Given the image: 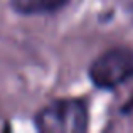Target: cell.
Masks as SVG:
<instances>
[{"mask_svg": "<svg viewBox=\"0 0 133 133\" xmlns=\"http://www.w3.org/2000/svg\"><path fill=\"white\" fill-rule=\"evenodd\" d=\"M34 125L42 133H84L89 128V108L83 98H59L41 108Z\"/></svg>", "mask_w": 133, "mask_h": 133, "instance_id": "1", "label": "cell"}, {"mask_svg": "<svg viewBox=\"0 0 133 133\" xmlns=\"http://www.w3.org/2000/svg\"><path fill=\"white\" fill-rule=\"evenodd\" d=\"M94 88L115 91L133 79V49L118 45L99 54L88 69Z\"/></svg>", "mask_w": 133, "mask_h": 133, "instance_id": "2", "label": "cell"}, {"mask_svg": "<svg viewBox=\"0 0 133 133\" xmlns=\"http://www.w3.org/2000/svg\"><path fill=\"white\" fill-rule=\"evenodd\" d=\"M71 0H10V7L15 14L24 17L52 15L69 5Z\"/></svg>", "mask_w": 133, "mask_h": 133, "instance_id": "3", "label": "cell"}]
</instances>
